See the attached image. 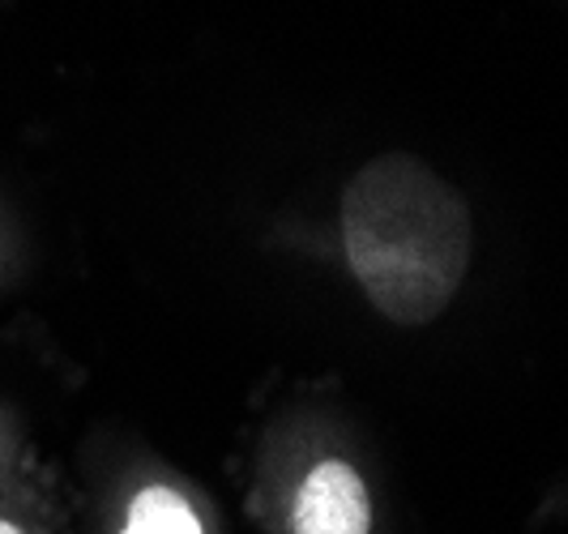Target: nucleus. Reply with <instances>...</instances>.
Masks as SVG:
<instances>
[{"instance_id": "f257e3e1", "label": "nucleus", "mask_w": 568, "mask_h": 534, "mask_svg": "<svg viewBox=\"0 0 568 534\" xmlns=\"http://www.w3.org/2000/svg\"><path fill=\"white\" fill-rule=\"evenodd\" d=\"M342 244L376 309L398 325H427L466 279L470 214L419 159L385 154L346 184Z\"/></svg>"}, {"instance_id": "f03ea898", "label": "nucleus", "mask_w": 568, "mask_h": 534, "mask_svg": "<svg viewBox=\"0 0 568 534\" xmlns=\"http://www.w3.org/2000/svg\"><path fill=\"white\" fill-rule=\"evenodd\" d=\"M291 534H372V501L359 471L346 462L313 466L291 508Z\"/></svg>"}, {"instance_id": "7ed1b4c3", "label": "nucleus", "mask_w": 568, "mask_h": 534, "mask_svg": "<svg viewBox=\"0 0 568 534\" xmlns=\"http://www.w3.org/2000/svg\"><path fill=\"white\" fill-rule=\"evenodd\" d=\"M120 534H205L197 508L171 487H145L133 496Z\"/></svg>"}, {"instance_id": "20e7f679", "label": "nucleus", "mask_w": 568, "mask_h": 534, "mask_svg": "<svg viewBox=\"0 0 568 534\" xmlns=\"http://www.w3.org/2000/svg\"><path fill=\"white\" fill-rule=\"evenodd\" d=\"M0 534H27V531H22V526H13V522H4V517H0Z\"/></svg>"}]
</instances>
